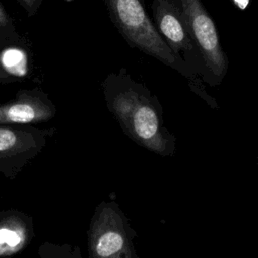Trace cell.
I'll return each mask as SVG.
<instances>
[{
	"label": "cell",
	"mask_w": 258,
	"mask_h": 258,
	"mask_svg": "<svg viewBox=\"0 0 258 258\" xmlns=\"http://www.w3.org/2000/svg\"><path fill=\"white\" fill-rule=\"evenodd\" d=\"M18 2L21 4V6L26 10V12L29 15H33L37 10V8L39 7L41 0H18Z\"/></svg>",
	"instance_id": "8fae6325"
},
{
	"label": "cell",
	"mask_w": 258,
	"mask_h": 258,
	"mask_svg": "<svg viewBox=\"0 0 258 258\" xmlns=\"http://www.w3.org/2000/svg\"><path fill=\"white\" fill-rule=\"evenodd\" d=\"M181 10L188 32L204 62V81L210 86L220 85L228 73L229 59L213 18L202 0H181Z\"/></svg>",
	"instance_id": "277c9868"
},
{
	"label": "cell",
	"mask_w": 258,
	"mask_h": 258,
	"mask_svg": "<svg viewBox=\"0 0 258 258\" xmlns=\"http://www.w3.org/2000/svg\"><path fill=\"white\" fill-rule=\"evenodd\" d=\"M54 106L49 100L32 92H21L16 99L0 105V124L29 125L53 117Z\"/></svg>",
	"instance_id": "52a82bcc"
},
{
	"label": "cell",
	"mask_w": 258,
	"mask_h": 258,
	"mask_svg": "<svg viewBox=\"0 0 258 258\" xmlns=\"http://www.w3.org/2000/svg\"><path fill=\"white\" fill-rule=\"evenodd\" d=\"M8 23V17L7 14L5 12V10L3 9L2 5L0 4V26L6 25Z\"/></svg>",
	"instance_id": "7c38bea8"
},
{
	"label": "cell",
	"mask_w": 258,
	"mask_h": 258,
	"mask_svg": "<svg viewBox=\"0 0 258 258\" xmlns=\"http://www.w3.org/2000/svg\"><path fill=\"white\" fill-rule=\"evenodd\" d=\"M49 133L30 126L0 124V172L16 174L41 151Z\"/></svg>",
	"instance_id": "8992f818"
},
{
	"label": "cell",
	"mask_w": 258,
	"mask_h": 258,
	"mask_svg": "<svg viewBox=\"0 0 258 258\" xmlns=\"http://www.w3.org/2000/svg\"><path fill=\"white\" fill-rule=\"evenodd\" d=\"M136 236L116 202H101L88 230L89 258H139L134 244Z\"/></svg>",
	"instance_id": "3957f363"
},
{
	"label": "cell",
	"mask_w": 258,
	"mask_h": 258,
	"mask_svg": "<svg viewBox=\"0 0 258 258\" xmlns=\"http://www.w3.org/2000/svg\"><path fill=\"white\" fill-rule=\"evenodd\" d=\"M41 258H81L78 248L58 245H43L39 250Z\"/></svg>",
	"instance_id": "30bf717a"
},
{
	"label": "cell",
	"mask_w": 258,
	"mask_h": 258,
	"mask_svg": "<svg viewBox=\"0 0 258 258\" xmlns=\"http://www.w3.org/2000/svg\"><path fill=\"white\" fill-rule=\"evenodd\" d=\"M257 167H258V161H257Z\"/></svg>",
	"instance_id": "4fadbf2b"
},
{
	"label": "cell",
	"mask_w": 258,
	"mask_h": 258,
	"mask_svg": "<svg viewBox=\"0 0 258 258\" xmlns=\"http://www.w3.org/2000/svg\"><path fill=\"white\" fill-rule=\"evenodd\" d=\"M109 111L122 131L139 146L162 157L175 154L176 139L164 124L158 98L122 69L105 87Z\"/></svg>",
	"instance_id": "6da1fadb"
},
{
	"label": "cell",
	"mask_w": 258,
	"mask_h": 258,
	"mask_svg": "<svg viewBox=\"0 0 258 258\" xmlns=\"http://www.w3.org/2000/svg\"><path fill=\"white\" fill-rule=\"evenodd\" d=\"M151 8L153 23L168 47L198 79L204 80V62L183 18L181 0H152Z\"/></svg>",
	"instance_id": "5b68a950"
},
{
	"label": "cell",
	"mask_w": 258,
	"mask_h": 258,
	"mask_svg": "<svg viewBox=\"0 0 258 258\" xmlns=\"http://www.w3.org/2000/svg\"><path fill=\"white\" fill-rule=\"evenodd\" d=\"M27 74V56L18 47L7 48L0 52V77L21 78Z\"/></svg>",
	"instance_id": "9c48e42d"
},
{
	"label": "cell",
	"mask_w": 258,
	"mask_h": 258,
	"mask_svg": "<svg viewBox=\"0 0 258 258\" xmlns=\"http://www.w3.org/2000/svg\"><path fill=\"white\" fill-rule=\"evenodd\" d=\"M110 19L125 41L132 47L158 59L190 81L194 88L199 79L168 47L147 14L141 0H104Z\"/></svg>",
	"instance_id": "7a4b0ae2"
},
{
	"label": "cell",
	"mask_w": 258,
	"mask_h": 258,
	"mask_svg": "<svg viewBox=\"0 0 258 258\" xmlns=\"http://www.w3.org/2000/svg\"><path fill=\"white\" fill-rule=\"evenodd\" d=\"M31 237L32 224L23 214L15 211L0 213V258L21 251Z\"/></svg>",
	"instance_id": "ba28073f"
}]
</instances>
